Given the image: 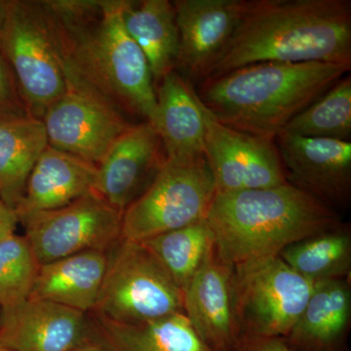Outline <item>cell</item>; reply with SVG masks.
Returning a JSON list of instances; mask_svg holds the SVG:
<instances>
[{
	"label": "cell",
	"mask_w": 351,
	"mask_h": 351,
	"mask_svg": "<svg viewBox=\"0 0 351 351\" xmlns=\"http://www.w3.org/2000/svg\"><path fill=\"white\" fill-rule=\"evenodd\" d=\"M64 64L69 91L152 122L156 88L144 53L122 21V0L38 1Z\"/></svg>",
	"instance_id": "1"
},
{
	"label": "cell",
	"mask_w": 351,
	"mask_h": 351,
	"mask_svg": "<svg viewBox=\"0 0 351 351\" xmlns=\"http://www.w3.org/2000/svg\"><path fill=\"white\" fill-rule=\"evenodd\" d=\"M258 63L351 66L350 0H245L237 29L203 80Z\"/></svg>",
	"instance_id": "2"
},
{
	"label": "cell",
	"mask_w": 351,
	"mask_h": 351,
	"mask_svg": "<svg viewBox=\"0 0 351 351\" xmlns=\"http://www.w3.org/2000/svg\"><path fill=\"white\" fill-rule=\"evenodd\" d=\"M350 71L329 63H258L203 80L196 95L225 125L274 140Z\"/></svg>",
	"instance_id": "3"
},
{
	"label": "cell",
	"mask_w": 351,
	"mask_h": 351,
	"mask_svg": "<svg viewBox=\"0 0 351 351\" xmlns=\"http://www.w3.org/2000/svg\"><path fill=\"white\" fill-rule=\"evenodd\" d=\"M230 265L279 256L290 245L341 225L339 214L293 184L217 193L206 217Z\"/></svg>",
	"instance_id": "4"
},
{
	"label": "cell",
	"mask_w": 351,
	"mask_h": 351,
	"mask_svg": "<svg viewBox=\"0 0 351 351\" xmlns=\"http://www.w3.org/2000/svg\"><path fill=\"white\" fill-rule=\"evenodd\" d=\"M108 262L91 315L115 323L147 322L184 313V294L149 249L120 239Z\"/></svg>",
	"instance_id": "5"
},
{
	"label": "cell",
	"mask_w": 351,
	"mask_h": 351,
	"mask_svg": "<svg viewBox=\"0 0 351 351\" xmlns=\"http://www.w3.org/2000/svg\"><path fill=\"white\" fill-rule=\"evenodd\" d=\"M216 195L205 157L184 163L165 160L122 213L121 239L143 242L206 219Z\"/></svg>",
	"instance_id": "6"
},
{
	"label": "cell",
	"mask_w": 351,
	"mask_h": 351,
	"mask_svg": "<svg viewBox=\"0 0 351 351\" xmlns=\"http://www.w3.org/2000/svg\"><path fill=\"white\" fill-rule=\"evenodd\" d=\"M0 54L12 69L29 115L43 120L69 91L66 71L38 1H7Z\"/></svg>",
	"instance_id": "7"
},
{
	"label": "cell",
	"mask_w": 351,
	"mask_h": 351,
	"mask_svg": "<svg viewBox=\"0 0 351 351\" xmlns=\"http://www.w3.org/2000/svg\"><path fill=\"white\" fill-rule=\"evenodd\" d=\"M313 285L279 256L233 265V302L241 335L286 338Z\"/></svg>",
	"instance_id": "8"
},
{
	"label": "cell",
	"mask_w": 351,
	"mask_h": 351,
	"mask_svg": "<svg viewBox=\"0 0 351 351\" xmlns=\"http://www.w3.org/2000/svg\"><path fill=\"white\" fill-rule=\"evenodd\" d=\"M19 221L40 265L82 252H108L121 239L122 212L96 191Z\"/></svg>",
	"instance_id": "9"
},
{
	"label": "cell",
	"mask_w": 351,
	"mask_h": 351,
	"mask_svg": "<svg viewBox=\"0 0 351 351\" xmlns=\"http://www.w3.org/2000/svg\"><path fill=\"white\" fill-rule=\"evenodd\" d=\"M199 104L205 124L204 157L217 193L272 188L287 182L274 140L230 128Z\"/></svg>",
	"instance_id": "10"
},
{
	"label": "cell",
	"mask_w": 351,
	"mask_h": 351,
	"mask_svg": "<svg viewBox=\"0 0 351 351\" xmlns=\"http://www.w3.org/2000/svg\"><path fill=\"white\" fill-rule=\"evenodd\" d=\"M286 181L324 202L345 209L351 195V142L281 132L274 138Z\"/></svg>",
	"instance_id": "11"
},
{
	"label": "cell",
	"mask_w": 351,
	"mask_h": 351,
	"mask_svg": "<svg viewBox=\"0 0 351 351\" xmlns=\"http://www.w3.org/2000/svg\"><path fill=\"white\" fill-rule=\"evenodd\" d=\"M43 121L48 144L98 166L133 123L91 95L69 91L47 110Z\"/></svg>",
	"instance_id": "12"
},
{
	"label": "cell",
	"mask_w": 351,
	"mask_h": 351,
	"mask_svg": "<svg viewBox=\"0 0 351 351\" xmlns=\"http://www.w3.org/2000/svg\"><path fill=\"white\" fill-rule=\"evenodd\" d=\"M184 313L208 350L232 351L241 336L233 302V265L216 247L184 291Z\"/></svg>",
	"instance_id": "13"
},
{
	"label": "cell",
	"mask_w": 351,
	"mask_h": 351,
	"mask_svg": "<svg viewBox=\"0 0 351 351\" xmlns=\"http://www.w3.org/2000/svg\"><path fill=\"white\" fill-rule=\"evenodd\" d=\"M165 160L160 138L151 122L132 124L99 164L95 191L123 213Z\"/></svg>",
	"instance_id": "14"
},
{
	"label": "cell",
	"mask_w": 351,
	"mask_h": 351,
	"mask_svg": "<svg viewBox=\"0 0 351 351\" xmlns=\"http://www.w3.org/2000/svg\"><path fill=\"white\" fill-rule=\"evenodd\" d=\"M245 0H176L177 68L188 82H202L239 25Z\"/></svg>",
	"instance_id": "15"
},
{
	"label": "cell",
	"mask_w": 351,
	"mask_h": 351,
	"mask_svg": "<svg viewBox=\"0 0 351 351\" xmlns=\"http://www.w3.org/2000/svg\"><path fill=\"white\" fill-rule=\"evenodd\" d=\"M92 338L89 315L27 299L0 311V346L10 351H69Z\"/></svg>",
	"instance_id": "16"
},
{
	"label": "cell",
	"mask_w": 351,
	"mask_h": 351,
	"mask_svg": "<svg viewBox=\"0 0 351 351\" xmlns=\"http://www.w3.org/2000/svg\"><path fill=\"white\" fill-rule=\"evenodd\" d=\"M156 96L151 123L160 138L166 160L184 163L204 157V117L191 83L171 71L156 85Z\"/></svg>",
	"instance_id": "17"
},
{
	"label": "cell",
	"mask_w": 351,
	"mask_h": 351,
	"mask_svg": "<svg viewBox=\"0 0 351 351\" xmlns=\"http://www.w3.org/2000/svg\"><path fill=\"white\" fill-rule=\"evenodd\" d=\"M97 176L98 166L48 145L32 170L24 195L15 208L18 218L59 209L93 193Z\"/></svg>",
	"instance_id": "18"
},
{
	"label": "cell",
	"mask_w": 351,
	"mask_h": 351,
	"mask_svg": "<svg viewBox=\"0 0 351 351\" xmlns=\"http://www.w3.org/2000/svg\"><path fill=\"white\" fill-rule=\"evenodd\" d=\"M107 262V252L85 251L41 265L29 299L91 313L100 293Z\"/></svg>",
	"instance_id": "19"
},
{
	"label": "cell",
	"mask_w": 351,
	"mask_h": 351,
	"mask_svg": "<svg viewBox=\"0 0 351 351\" xmlns=\"http://www.w3.org/2000/svg\"><path fill=\"white\" fill-rule=\"evenodd\" d=\"M350 277L314 283L295 326L283 338L306 351H334L345 338L351 320Z\"/></svg>",
	"instance_id": "20"
},
{
	"label": "cell",
	"mask_w": 351,
	"mask_h": 351,
	"mask_svg": "<svg viewBox=\"0 0 351 351\" xmlns=\"http://www.w3.org/2000/svg\"><path fill=\"white\" fill-rule=\"evenodd\" d=\"M126 32L144 53L154 88L176 71L180 41L173 2L168 0H122Z\"/></svg>",
	"instance_id": "21"
},
{
	"label": "cell",
	"mask_w": 351,
	"mask_h": 351,
	"mask_svg": "<svg viewBox=\"0 0 351 351\" xmlns=\"http://www.w3.org/2000/svg\"><path fill=\"white\" fill-rule=\"evenodd\" d=\"M89 315L95 338L108 351H205L184 313L147 322L115 323Z\"/></svg>",
	"instance_id": "22"
},
{
	"label": "cell",
	"mask_w": 351,
	"mask_h": 351,
	"mask_svg": "<svg viewBox=\"0 0 351 351\" xmlns=\"http://www.w3.org/2000/svg\"><path fill=\"white\" fill-rule=\"evenodd\" d=\"M43 120L0 119V199L15 209L39 157L48 147Z\"/></svg>",
	"instance_id": "23"
},
{
	"label": "cell",
	"mask_w": 351,
	"mask_h": 351,
	"mask_svg": "<svg viewBox=\"0 0 351 351\" xmlns=\"http://www.w3.org/2000/svg\"><path fill=\"white\" fill-rule=\"evenodd\" d=\"M279 257L311 282L350 277L351 232L339 225L286 247Z\"/></svg>",
	"instance_id": "24"
},
{
	"label": "cell",
	"mask_w": 351,
	"mask_h": 351,
	"mask_svg": "<svg viewBox=\"0 0 351 351\" xmlns=\"http://www.w3.org/2000/svg\"><path fill=\"white\" fill-rule=\"evenodd\" d=\"M140 243L156 256L184 294L215 241L213 232L204 219Z\"/></svg>",
	"instance_id": "25"
},
{
	"label": "cell",
	"mask_w": 351,
	"mask_h": 351,
	"mask_svg": "<svg viewBox=\"0 0 351 351\" xmlns=\"http://www.w3.org/2000/svg\"><path fill=\"white\" fill-rule=\"evenodd\" d=\"M282 132L306 138H351V76L346 75L291 120Z\"/></svg>",
	"instance_id": "26"
},
{
	"label": "cell",
	"mask_w": 351,
	"mask_h": 351,
	"mask_svg": "<svg viewBox=\"0 0 351 351\" xmlns=\"http://www.w3.org/2000/svg\"><path fill=\"white\" fill-rule=\"evenodd\" d=\"M39 267L25 235L15 233L0 243V311H8L29 299Z\"/></svg>",
	"instance_id": "27"
},
{
	"label": "cell",
	"mask_w": 351,
	"mask_h": 351,
	"mask_svg": "<svg viewBox=\"0 0 351 351\" xmlns=\"http://www.w3.org/2000/svg\"><path fill=\"white\" fill-rule=\"evenodd\" d=\"M31 117L12 69L0 54V119Z\"/></svg>",
	"instance_id": "28"
},
{
	"label": "cell",
	"mask_w": 351,
	"mask_h": 351,
	"mask_svg": "<svg viewBox=\"0 0 351 351\" xmlns=\"http://www.w3.org/2000/svg\"><path fill=\"white\" fill-rule=\"evenodd\" d=\"M232 351H299L283 338L241 335Z\"/></svg>",
	"instance_id": "29"
},
{
	"label": "cell",
	"mask_w": 351,
	"mask_h": 351,
	"mask_svg": "<svg viewBox=\"0 0 351 351\" xmlns=\"http://www.w3.org/2000/svg\"><path fill=\"white\" fill-rule=\"evenodd\" d=\"M19 218L15 209L0 199V243L15 234Z\"/></svg>",
	"instance_id": "30"
},
{
	"label": "cell",
	"mask_w": 351,
	"mask_h": 351,
	"mask_svg": "<svg viewBox=\"0 0 351 351\" xmlns=\"http://www.w3.org/2000/svg\"><path fill=\"white\" fill-rule=\"evenodd\" d=\"M69 351H108L106 350L105 346L101 345L100 341H98L93 336V332H92V338L88 339L85 343H82L76 348H73Z\"/></svg>",
	"instance_id": "31"
},
{
	"label": "cell",
	"mask_w": 351,
	"mask_h": 351,
	"mask_svg": "<svg viewBox=\"0 0 351 351\" xmlns=\"http://www.w3.org/2000/svg\"><path fill=\"white\" fill-rule=\"evenodd\" d=\"M7 1L0 0V41H1L2 29L5 20Z\"/></svg>",
	"instance_id": "32"
},
{
	"label": "cell",
	"mask_w": 351,
	"mask_h": 351,
	"mask_svg": "<svg viewBox=\"0 0 351 351\" xmlns=\"http://www.w3.org/2000/svg\"><path fill=\"white\" fill-rule=\"evenodd\" d=\"M0 351H10V350H6V348H1V346H0Z\"/></svg>",
	"instance_id": "33"
},
{
	"label": "cell",
	"mask_w": 351,
	"mask_h": 351,
	"mask_svg": "<svg viewBox=\"0 0 351 351\" xmlns=\"http://www.w3.org/2000/svg\"><path fill=\"white\" fill-rule=\"evenodd\" d=\"M205 351H212V350H205Z\"/></svg>",
	"instance_id": "34"
}]
</instances>
